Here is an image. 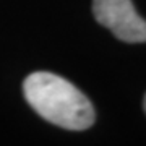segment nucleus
I'll return each instance as SVG.
<instances>
[{
    "instance_id": "nucleus-1",
    "label": "nucleus",
    "mask_w": 146,
    "mask_h": 146,
    "mask_svg": "<svg viewBox=\"0 0 146 146\" xmlns=\"http://www.w3.org/2000/svg\"><path fill=\"white\" fill-rule=\"evenodd\" d=\"M28 104L44 120L67 130H86L94 123L91 101L68 80L50 72H34L25 83Z\"/></svg>"
},
{
    "instance_id": "nucleus-2",
    "label": "nucleus",
    "mask_w": 146,
    "mask_h": 146,
    "mask_svg": "<svg viewBox=\"0 0 146 146\" xmlns=\"http://www.w3.org/2000/svg\"><path fill=\"white\" fill-rule=\"evenodd\" d=\"M93 13L117 39L130 44L146 42V20L136 13L131 0H93Z\"/></svg>"
},
{
    "instance_id": "nucleus-3",
    "label": "nucleus",
    "mask_w": 146,
    "mask_h": 146,
    "mask_svg": "<svg viewBox=\"0 0 146 146\" xmlns=\"http://www.w3.org/2000/svg\"><path fill=\"white\" fill-rule=\"evenodd\" d=\"M143 107H145V112H146V96H145V102H143Z\"/></svg>"
}]
</instances>
